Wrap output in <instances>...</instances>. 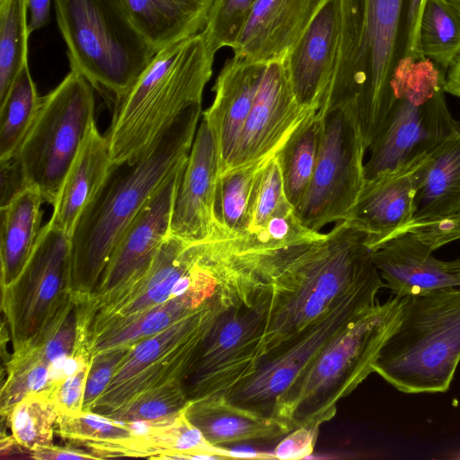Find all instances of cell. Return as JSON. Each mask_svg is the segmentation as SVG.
I'll return each instance as SVG.
<instances>
[{
	"instance_id": "36",
	"label": "cell",
	"mask_w": 460,
	"mask_h": 460,
	"mask_svg": "<svg viewBox=\"0 0 460 460\" xmlns=\"http://www.w3.org/2000/svg\"><path fill=\"white\" fill-rule=\"evenodd\" d=\"M258 0H213L201 31L209 49L233 48Z\"/></svg>"
},
{
	"instance_id": "27",
	"label": "cell",
	"mask_w": 460,
	"mask_h": 460,
	"mask_svg": "<svg viewBox=\"0 0 460 460\" xmlns=\"http://www.w3.org/2000/svg\"><path fill=\"white\" fill-rule=\"evenodd\" d=\"M456 212H460V131L439 145L424 164L412 220Z\"/></svg>"
},
{
	"instance_id": "41",
	"label": "cell",
	"mask_w": 460,
	"mask_h": 460,
	"mask_svg": "<svg viewBox=\"0 0 460 460\" xmlns=\"http://www.w3.org/2000/svg\"><path fill=\"white\" fill-rule=\"evenodd\" d=\"M0 208L30 186L16 156L0 161Z\"/></svg>"
},
{
	"instance_id": "32",
	"label": "cell",
	"mask_w": 460,
	"mask_h": 460,
	"mask_svg": "<svg viewBox=\"0 0 460 460\" xmlns=\"http://www.w3.org/2000/svg\"><path fill=\"white\" fill-rule=\"evenodd\" d=\"M27 0H0V102L29 61Z\"/></svg>"
},
{
	"instance_id": "18",
	"label": "cell",
	"mask_w": 460,
	"mask_h": 460,
	"mask_svg": "<svg viewBox=\"0 0 460 460\" xmlns=\"http://www.w3.org/2000/svg\"><path fill=\"white\" fill-rule=\"evenodd\" d=\"M429 155L365 178L343 221L366 235V244L372 251L412 220L420 173Z\"/></svg>"
},
{
	"instance_id": "7",
	"label": "cell",
	"mask_w": 460,
	"mask_h": 460,
	"mask_svg": "<svg viewBox=\"0 0 460 460\" xmlns=\"http://www.w3.org/2000/svg\"><path fill=\"white\" fill-rule=\"evenodd\" d=\"M70 67L119 102L157 50L133 25L118 0H54Z\"/></svg>"
},
{
	"instance_id": "47",
	"label": "cell",
	"mask_w": 460,
	"mask_h": 460,
	"mask_svg": "<svg viewBox=\"0 0 460 460\" xmlns=\"http://www.w3.org/2000/svg\"><path fill=\"white\" fill-rule=\"evenodd\" d=\"M457 458H460V454H459V456H457Z\"/></svg>"
},
{
	"instance_id": "16",
	"label": "cell",
	"mask_w": 460,
	"mask_h": 460,
	"mask_svg": "<svg viewBox=\"0 0 460 460\" xmlns=\"http://www.w3.org/2000/svg\"><path fill=\"white\" fill-rule=\"evenodd\" d=\"M314 111L301 106L296 99L286 56L267 63L237 146L222 174L274 156Z\"/></svg>"
},
{
	"instance_id": "37",
	"label": "cell",
	"mask_w": 460,
	"mask_h": 460,
	"mask_svg": "<svg viewBox=\"0 0 460 460\" xmlns=\"http://www.w3.org/2000/svg\"><path fill=\"white\" fill-rule=\"evenodd\" d=\"M402 233L412 234L435 252L460 240V212L412 220L398 234Z\"/></svg>"
},
{
	"instance_id": "29",
	"label": "cell",
	"mask_w": 460,
	"mask_h": 460,
	"mask_svg": "<svg viewBox=\"0 0 460 460\" xmlns=\"http://www.w3.org/2000/svg\"><path fill=\"white\" fill-rule=\"evenodd\" d=\"M269 159L230 170L218 177L216 212L230 239L238 238L248 230L261 173Z\"/></svg>"
},
{
	"instance_id": "12",
	"label": "cell",
	"mask_w": 460,
	"mask_h": 460,
	"mask_svg": "<svg viewBox=\"0 0 460 460\" xmlns=\"http://www.w3.org/2000/svg\"><path fill=\"white\" fill-rule=\"evenodd\" d=\"M271 299L267 281L223 312L184 384L189 401L227 397L255 371Z\"/></svg>"
},
{
	"instance_id": "9",
	"label": "cell",
	"mask_w": 460,
	"mask_h": 460,
	"mask_svg": "<svg viewBox=\"0 0 460 460\" xmlns=\"http://www.w3.org/2000/svg\"><path fill=\"white\" fill-rule=\"evenodd\" d=\"M93 85L70 70L41 97L34 121L17 154L26 181L52 206L92 124Z\"/></svg>"
},
{
	"instance_id": "46",
	"label": "cell",
	"mask_w": 460,
	"mask_h": 460,
	"mask_svg": "<svg viewBox=\"0 0 460 460\" xmlns=\"http://www.w3.org/2000/svg\"><path fill=\"white\" fill-rule=\"evenodd\" d=\"M460 15V0H444Z\"/></svg>"
},
{
	"instance_id": "1",
	"label": "cell",
	"mask_w": 460,
	"mask_h": 460,
	"mask_svg": "<svg viewBox=\"0 0 460 460\" xmlns=\"http://www.w3.org/2000/svg\"><path fill=\"white\" fill-rule=\"evenodd\" d=\"M372 252L362 232L340 221L318 240L252 253L271 287L259 362L299 336L355 289L379 277Z\"/></svg>"
},
{
	"instance_id": "35",
	"label": "cell",
	"mask_w": 460,
	"mask_h": 460,
	"mask_svg": "<svg viewBox=\"0 0 460 460\" xmlns=\"http://www.w3.org/2000/svg\"><path fill=\"white\" fill-rule=\"evenodd\" d=\"M189 403L184 385L173 384L146 393L109 418L121 421H164L182 414Z\"/></svg>"
},
{
	"instance_id": "45",
	"label": "cell",
	"mask_w": 460,
	"mask_h": 460,
	"mask_svg": "<svg viewBox=\"0 0 460 460\" xmlns=\"http://www.w3.org/2000/svg\"><path fill=\"white\" fill-rule=\"evenodd\" d=\"M447 269L460 281V259L445 261Z\"/></svg>"
},
{
	"instance_id": "14",
	"label": "cell",
	"mask_w": 460,
	"mask_h": 460,
	"mask_svg": "<svg viewBox=\"0 0 460 460\" xmlns=\"http://www.w3.org/2000/svg\"><path fill=\"white\" fill-rule=\"evenodd\" d=\"M323 115L317 163L297 208L303 223L316 232L325 225L345 220L365 181L367 150L356 107L334 108Z\"/></svg>"
},
{
	"instance_id": "15",
	"label": "cell",
	"mask_w": 460,
	"mask_h": 460,
	"mask_svg": "<svg viewBox=\"0 0 460 460\" xmlns=\"http://www.w3.org/2000/svg\"><path fill=\"white\" fill-rule=\"evenodd\" d=\"M177 169L146 201L123 232L92 293L82 298L96 305L138 279L150 268L170 235L175 196L185 169Z\"/></svg>"
},
{
	"instance_id": "11",
	"label": "cell",
	"mask_w": 460,
	"mask_h": 460,
	"mask_svg": "<svg viewBox=\"0 0 460 460\" xmlns=\"http://www.w3.org/2000/svg\"><path fill=\"white\" fill-rule=\"evenodd\" d=\"M384 287L379 276L355 289L299 336L265 355L253 374L226 398L243 408L278 418L288 394L323 349L377 302L376 295Z\"/></svg>"
},
{
	"instance_id": "30",
	"label": "cell",
	"mask_w": 460,
	"mask_h": 460,
	"mask_svg": "<svg viewBox=\"0 0 460 460\" xmlns=\"http://www.w3.org/2000/svg\"><path fill=\"white\" fill-rule=\"evenodd\" d=\"M40 99L27 61L0 102V161L16 155L34 121Z\"/></svg>"
},
{
	"instance_id": "44",
	"label": "cell",
	"mask_w": 460,
	"mask_h": 460,
	"mask_svg": "<svg viewBox=\"0 0 460 460\" xmlns=\"http://www.w3.org/2000/svg\"><path fill=\"white\" fill-rule=\"evenodd\" d=\"M445 91L460 100V52L447 72Z\"/></svg>"
},
{
	"instance_id": "19",
	"label": "cell",
	"mask_w": 460,
	"mask_h": 460,
	"mask_svg": "<svg viewBox=\"0 0 460 460\" xmlns=\"http://www.w3.org/2000/svg\"><path fill=\"white\" fill-rule=\"evenodd\" d=\"M341 1L324 0L301 37L286 55L298 103L319 111L331 84L339 50Z\"/></svg>"
},
{
	"instance_id": "10",
	"label": "cell",
	"mask_w": 460,
	"mask_h": 460,
	"mask_svg": "<svg viewBox=\"0 0 460 460\" xmlns=\"http://www.w3.org/2000/svg\"><path fill=\"white\" fill-rule=\"evenodd\" d=\"M232 305L204 308L130 347L92 411L110 417L146 393L184 385L216 321Z\"/></svg>"
},
{
	"instance_id": "17",
	"label": "cell",
	"mask_w": 460,
	"mask_h": 460,
	"mask_svg": "<svg viewBox=\"0 0 460 460\" xmlns=\"http://www.w3.org/2000/svg\"><path fill=\"white\" fill-rule=\"evenodd\" d=\"M219 170L217 144L202 119L175 196L170 234L189 243L230 239L216 212Z\"/></svg>"
},
{
	"instance_id": "38",
	"label": "cell",
	"mask_w": 460,
	"mask_h": 460,
	"mask_svg": "<svg viewBox=\"0 0 460 460\" xmlns=\"http://www.w3.org/2000/svg\"><path fill=\"white\" fill-rule=\"evenodd\" d=\"M128 349L105 351L91 358V367L84 389L83 411H92L93 407L107 388L118 365Z\"/></svg>"
},
{
	"instance_id": "2",
	"label": "cell",
	"mask_w": 460,
	"mask_h": 460,
	"mask_svg": "<svg viewBox=\"0 0 460 460\" xmlns=\"http://www.w3.org/2000/svg\"><path fill=\"white\" fill-rule=\"evenodd\" d=\"M341 1L337 60L319 111L355 105L368 148L392 106L398 65L425 58L419 40L424 0Z\"/></svg>"
},
{
	"instance_id": "24",
	"label": "cell",
	"mask_w": 460,
	"mask_h": 460,
	"mask_svg": "<svg viewBox=\"0 0 460 460\" xmlns=\"http://www.w3.org/2000/svg\"><path fill=\"white\" fill-rule=\"evenodd\" d=\"M111 165L108 140L94 121L62 182L48 223L72 237L80 217L100 190Z\"/></svg>"
},
{
	"instance_id": "23",
	"label": "cell",
	"mask_w": 460,
	"mask_h": 460,
	"mask_svg": "<svg viewBox=\"0 0 460 460\" xmlns=\"http://www.w3.org/2000/svg\"><path fill=\"white\" fill-rule=\"evenodd\" d=\"M184 413L210 445L223 449L243 442L273 441L293 430L286 420L239 406L224 395L189 401Z\"/></svg>"
},
{
	"instance_id": "21",
	"label": "cell",
	"mask_w": 460,
	"mask_h": 460,
	"mask_svg": "<svg viewBox=\"0 0 460 460\" xmlns=\"http://www.w3.org/2000/svg\"><path fill=\"white\" fill-rule=\"evenodd\" d=\"M267 63L233 57L221 69L213 87L215 98L203 119L215 136L221 175L232 157L252 110Z\"/></svg>"
},
{
	"instance_id": "33",
	"label": "cell",
	"mask_w": 460,
	"mask_h": 460,
	"mask_svg": "<svg viewBox=\"0 0 460 460\" xmlns=\"http://www.w3.org/2000/svg\"><path fill=\"white\" fill-rule=\"evenodd\" d=\"M6 380L1 390V414L9 416L13 408L24 397L40 393L49 394L53 388L50 364L31 346L13 351L6 363Z\"/></svg>"
},
{
	"instance_id": "3",
	"label": "cell",
	"mask_w": 460,
	"mask_h": 460,
	"mask_svg": "<svg viewBox=\"0 0 460 460\" xmlns=\"http://www.w3.org/2000/svg\"><path fill=\"white\" fill-rule=\"evenodd\" d=\"M201 104L185 111L137 158L112 164L71 237L73 295L92 293L125 229L155 191L187 163Z\"/></svg>"
},
{
	"instance_id": "26",
	"label": "cell",
	"mask_w": 460,
	"mask_h": 460,
	"mask_svg": "<svg viewBox=\"0 0 460 460\" xmlns=\"http://www.w3.org/2000/svg\"><path fill=\"white\" fill-rule=\"evenodd\" d=\"M43 202L40 191L29 187L0 208L1 289L17 279L35 249L42 228Z\"/></svg>"
},
{
	"instance_id": "5",
	"label": "cell",
	"mask_w": 460,
	"mask_h": 460,
	"mask_svg": "<svg viewBox=\"0 0 460 460\" xmlns=\"http://www.w3.org/2000/svg\"><path fill=\"white\" fill-rule=\"evenodd\" d=\"M374 372L404 394L444 393L460 361V286L402 298Z\"/></svg>"
},
{
	"instance_id": "22",
	"label": "cell",
	"mask_w": 460,
	"mask_h": 460,
	"mask_svg": "<svg viewBox=\"0 0 460 460\" xmlns=\"http://www.w3.org/2000/svg\"><path fill=\"white\" fill-rule=\"evenodd\" d=\"M409 233L394 236L372 252V261L385 285L400 298L460 286L443 261Z\"/></svg>"
},
{
	"instance_id": "40",
	"label": "cell",
	"mask_w": 460,
	"mask_h": 460,
	"mask_svg": "<svg viewBox=\"0 0 460 460\" xmlns=\"http://www.w3.org/2000/svg\"><path fill=\"white\" fill-rule=\"evenodd\" d=\"M319 429L313 426L294 429L278 443L274 456L279 459H301L310 456L314 452Z\"/></svg>"
},
{
	"instance_id": "43",
	"label": "cell",
	"mask_w": 460,
	"mask_h": 460,
	"mask_svg": "<svg viewBox=\"0 0 460 460\" xmlns=\"http://www.w3.org/2000/svg\"><path fill=\"white\" fill-rule=\"evenodd\" d=\"M51 0H27L30 20L28 30L31 34L43 27L49 20Z\"/></svg>"
},
{
	"instance_id": "28",
	"label": "cell",
	"mask_w": 460,
	"mask_h": 460,
	"mask_svg": "<svg viewBox=\"0 0 460 460\" xmlns=\"http://www.w3.org/2000/svg\"><path fill=\"white\" fill-rule=\"evenodd\" d=\"M323 126L324 115L318 111L311 113L275 155L280 167L286 196L296 210L311 184Z\"/></svg>"
},
{
	"instance_id": "31",
	"label": "cell",
	"mask_w": 460,
	"mask_h": 460,
	"mask_svg": "<svg viewBox=\"0 0 460 460\" xmlns=\"http://www.w3.org/2000/svg\"><path fill=\"white\" fill-rule=\"evenodd\" d=\"M419 40L423 57L447 72L460 52V15L444 0H424Z\"/></svg>"
},
{
	"instance_id": "20",
	"label": "cell",
	"mask_w": 460,
	"mask_h": 460,
	"mask_svg": "<svg viewBox=\"0 0 460 460\" xmlns=\"http://www.w3.org/2000/svg\"><path fill=\"white\" fill-rule=\"evenodd\" d=\"M324 0H258L232 48L234 57L269 63L285 57Z\"/></svg>"
},
{
	"instance_id": "4",
	"label": "cell",
	"mask_w": 460,
	"mask_h": 460,
	"mask_svg": "<svg viewBox=\"0 0 460 460\" xmlns=\"http://www.w3.org/2000/svg\"><path fill=\"white\" fill-rule=\"evenodd\" d=\"M214 57L201 31L156 52L114 111L105 134L112 164L137 158L185 111L201 104Z\"/></svg>"
},
{
	"instance_id": "6",
	"label": "cell",
	"mask_w": 460,
	"mask_h": 460,
	"mask_svg": "<svg viewBox=\"0 0 460 460\" xmlns=\"http://www.w3.org/2000/svg\"><path fill=\"white\" fill-rule=\"evenodd\" d=\"M402 298L376 302L320 352L284 401L278 418L294 429L319 427L337 412L338 402L372 372L385 342L398 325Z\"/></svg>"
},
{
	"instance_id": "25",
	"label": "cell",
	"mask_w": 460,
	"mask_h": 460,
	"mask_svg": "<svg viewBox=\"0 0 460 460\" xmlns=\"http://www.w3.org/2000/svg\"><path fill=\"white\" fill-rule=\"evenodd\" d=\"M140 34L158 51L200 32L213 0H118Z\"/></svg>"
},
{
	"instance_id": "34",
	"label": "cell",
	"mask_w": 460,
	"mask_h": 460,
	"mask_svg": "<svg viewBox=\"0 0 460 460\" xmlns=\"http://www.w3.org/2000/svg\"><path fill=\"white\" fill-rule=\"evenodd\" d=\"M58 417L52 397L40 393L21 400L7 419L17 445L31 453L53 446V428Z\"/></svg>"
},
{
	"instance_id": "8",
	"label": "cell",
	"mask_w": 460,
	"mask_h": 460,
	"mask_svg": "<svg viewBox=\"0 0 460 460\" xmlns=\"http://www.w3.org/2000/svg\"><path fill=\"white\" fill-rule=\"evenodd\" d=\"M446 75L428 58L400 62L393 77L392 106L367 148L365 178L429 155L460 131L447 102Z\"/></svg>"
},
{
	"instance_id": "42",
	"label": "cell",
	"mask_w": 460,
	"mask_h": 460,
	"mask_svg": "<svg viewBox=\"0 0 460 460\" xmlns=\"http://www.w3.org/2000/svg\"><path fill=\"white\" fill-rule=\"evenodd\" d=\"M33 459H93V453L76 448L58 447L55 446L40 448L31 453Z\"/></svg>"
},
{
	"instance_id": "39",
	"label": "cell",
	"mask_w": 460,
	"mask_h": 460,
	"mask_svg": "<svg viewBox=\"0 0 460 460\" xmlns=\"http://www.w3.org/2000/svg\"><path fill=\"white\" fill-rule=\"evenodd\" d=\"M90 367L91 359L57 385L51 397L58 416H73L83 411L84 389Z\"/></svg>"
},
{
	"instance_id": "13",
	"label": "cell",
	"mask_w": 460,
	"mask_h": 460,
	"mask_svg": "<svg viewBox=\"0 0 460 460\" xmlns=\"http://www.w3.org/2000/svg\"><path fill=\"white\" fill-rule=\"evenodd\" d=\"M72 297L71 237L47 223L20 276L2 289L13 351L33 341Z\"/></svg>"
}]
</instances>
